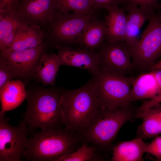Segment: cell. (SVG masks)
Masks as SVG:
<instances>
[{"label":"cell","mask_w":161,"mask_h":161,"mask_svg":"<svg viewBox=\"0 0 161 161\" xmlns=\"http://www.w3.org/2000/svg\"><path fill=\"white\" fill-rule=\"evenodd\" d=\"M134 66L150 70L161 58V11L156 13L138 39L128 47Z\"/></svg>","instance_id":"cell-6"},{"label":"cell","mask_w":161,"mask_h":161,"mask_svg":"<svg viewBox=\"0 0 161 161\" xmlns=\"http://www.w3.org/2000/svg\"><path fill=\"white\" fill-rule=\"evenodd\" d=\"M83 142L81 136L62 128H47L35 133L22 157L28 161H59L76 150Z\"/></svg>","instance_id":"cell-1"},{"label":"cell","mask_w":161,"mask_h":161,"mask_svg":"<svg viewBox=\"0 0 161 161\" xmlns=\"http://www.w3.org/2000/svg\"><path fill=\"white\" fill-rule=\"evenodd\" d=\"M157 69L161 70V59L157 61L151 69L150 71Z\"/></svg>","instance_id":"cell-31"},{"label":"cell","mask_w":161,"mask_h":161,"mask_svg":"<svg viewBox=\"0 0 161 161\" xmlns=\"http://www.w3.org/2000/svg\"><path fill=\"white\" fill-rule=\"evenodd\" d=\"M123 3L126 6L134 5L146 7L155 13L160 11L161 9L159 0H123Z\"/></svg>","instance_id":"cell-26"},{"label":"cell","mask_w":161,"mask_h":161,"mask_svg":"<svg viewBox=\"0 0 161 161\" xmlns=\"http://www.w3.org/2000/svg\"><path fill=\"white\" fill-rule=\"evenodd\" d=\"M62 92H38L27 95L28 105L23 115L29 133L36 129L62 128L63 110L61 103Z\"/></svg>","instance_id":"cell-4"},{"label":"cell","mask_w":161,"mask_h":161,"mask_svg":"<svg viewBox=\"0 0 161 161\" xmlns=\"http://www.w3.org/2000/svg\"><path fill=\"white\" fill-rule=\"evenodd\" d=\"M126 29L124 42L128 47L133 46L138 39V35L142 27L156 13L148 8L134 5L126 6Z\"/></svg>","instance_id":"cell-16"},{"label":"cell","mask_w":161,"mask_h":161,"mask_svg":"<svg viewBox=\"0 0 161 161\" xmlns=\"http://www.w3.org/2000/svg\"><path fill=\"white\" fill-rule=\"evenodd\" d=\"M96 19L95 13L64 14L58 10L50 21L52 36L58 41L73 45L78 44L84 29Z\"/></svg>","instance_id":"cell-8"},{"label":"cell","mask_w":161,"mask_h":161,"mask_svg":"<svg viewBox=\"0 0 161 161\" xmlns=\"http://www.w3.org/2000/svg\"><path fill=\"white\" fill-rule=\"evenodd\" d=\"M61 65L75 66L87 70L93 75L100 72V57L97 52L80 47L61 46L58 54Z\"/></svg>","instance_id":"cell-10"},{"label":"cell","mask_w":161,"mask_h":161,"mask_svg":"<svg viewBox=\"0 0 161 161\" xmlns=\"http://www.w3.org/2000/svg\"><path fill=\"white\" fill-rule=\"evenodd\" d=\"M148 144L143 139L137 138L127 141L120 142L113 147L112 161H139L146 152Z\"/></svg>","instance_id":"cell-19"},{"label":"cell","mask_w":161,"mask_h":161,"mask_svg":"<svg viewBox=\"0 0 161 161\" xmlns=\"http://www.w3.org/2000/svg\"><path fill=\"white\" fill-rule=\"evenodd\" d=\"M97 52L100 57V70L126 76L134 67L128 47L124 42L103 44Z\"/></svg>","instance_id":"cell-9"},{"label":"cell","mask_w":161,"mask_h":161,"mask_svg":"<svg viewBox=\"0 0 161 161\" xmlns=\"http://www.w3.org/2000/svg\"><path fill=\"white\" fill-rule=\"evenodd\" d=\"M18 2V0H0V10H14Z\"/></svg>","instance_id":"cell-29"},{"label":"cell","mask_w":161,"mask_h":161,"mask_svg":"<svg viewBox=\"0 0 161 161\" xmlns=\"http://www.w3.org/2000/svg\"><path fill=\"white\" fill-rule=\"evenodd\" d=\"M57 7L60 12L94 13L91 0H55Z\"/></svg>","instance_id":"cell-24"},{"label":"cell","mask_w":161,"mask_h":161,"mask_svg":"<svg viewBox=\"0 0 161 161\" xmlns=\"http://www.w3.org/2000/svg\"><path fill=\"white\" fill-rule=\"evenodd\" d=\"M134 117L141 118L137 138L142 139L155 137L161 133V106L159 104L142 111L136 110Z\"/></svg>","instance_id":"cell-17"},{"label":"cell","mask_w":161,"mask_h":161,"mask_svg":"<svg viewBox=\"0 0 161 161\" xmlns=\"http://www.w3.org/2000/svg\"><path fill=\"white\" fill-rule=\"evenodd\" d=\"M44 33L35 23L28 24L14 38L10 45L1 51L5 53L32 48L42 44Z\"/></svg>","instance_id":"cell-21"},{"label":"cell","mask_w":161,"mask_h":161,"mask_svg":"<svg viewBox=\"0 0 161 161\" xmlns=\"http://www.w3.org/2000/svg\"><path fill=\"white\" fill-rule=\"evenodd\" d=\"M28 25L14 10H0V48L9 47L15 37Z\"/></svg>","instance_id":"cell-15"},{"label":"cell","mask_w":161,"mask_h":161,"mask_svg":"<svg viewBox=\"0 0 161 161\" xmlns=\"http://www.w3.org/2000/svg\"><path fill=\"white\" fill-rule=\"evenodd\" d=\"M92 7L95 11H99L110 6H118L123 3V0H91Z\"/></svg>","instance_id":"cell-28"},{"label":"cell","mask_w":161,"mask_h":161,"mask_svg":"<svg viewBox=\"0 0 161 161\" xmlns=\"http://www.w3.org/2000/svg\"><path fill=\"white\" fill-rule=\"evenodd\" d=\"M152 71H153L161 89V70L157 69Z\"/></svg>","instance_id":"cell-30"},{"label":"cell","mask_w":161,"mask_h":161,"mask_svg":"<svg viewBox=\"0 0 161 161\" xmlns=\"http://www.w3.org/2000/svg\"><path fill=\"white\" fill-rule=\"evenodd\" d=\"M99 151L94 146L84 142L73 152L61 158L59 161H103Z\"/></svg>","instance_id":"cell-23"},{"label":"cell","mask_w":161,"mask_h":161,"mask_svg":"<svg viewBox=\"0 0 161 161\" xmlns=\"http://www.w3.org/2000/svg\"><path fill=\"white\" fill-rule=\"evenodd\" d=\"M105 9L107 13L105 18L107 27V42L112 44L124 42L127 21L125 8L112 5L107 6Z\"/></svg>","instance_id":"cell-14"},{"label":"cell","mask_w":161,"mask_h":161,"mask_svg":"<svg viewBox=\"0 0 161 161\" xmlns=\"http://www.w3.org/2000/svg\"><path fill=\"white\" fill-rule=\"evenodd\" d=\"M43 49L41 44L32 48L1 54L17 76L24 77L31 71Z\"/></svg>","instance_id":"cell-13"},{"label":"cell","mask_w":161,"mask_h":161,"mask_svg":"<svg viewBox=\"0 0 161 161\" xmlns=\"http://www.w3.org/2000/svg\"><path fill=\"white\" fill-rule=\"evenodd\" d=\"M5 114L0 112V161H21L29 145L27 126L23 120L17 126H11Z\"/></svg>","instance_id":"cell-7"},{"label":"cell","mask_w":161,"mask_h":161,"mask_svg":"<svg viewBox=\"0 0 161 161\" xmlns=\"http://www.w3.org/2000/svg\"><path fill=\"white\" fill-rule=\"evenodd\" d=\"M18 76L6 61L1 58L0 62V88Z\"/></svg>","instance_id":"cell-25"},{"label":"cell","mask_w":161,"mask_h":161,"mask_svg":"<svg viewBox=\"0 0 161 161\" xmlns=\"http://www.w3.org/2000/svg\"><path fill=\"white\" fill-rule=\"evenodd\" d=\"M136 110L130 105L112 109L100 108L80 134L83 142L99 151L112 150V142L122 126L135 117Z\"/></svg>","instance_id":"cell-3"},{"label":"cell","mask_w":161,"mask_h":161,"mask_svg":"<svg viewBox=\"0 0 161 161\" xmlns=\"http://www.w3.org/2000/svg\"><path fill=\"white\" fill-rule=\"evenodd\" d=\"M148 99L141 106L143 109L151 108L161 103V89L152 71L133 78L131 92V102Z\"/></svg>","instance_id":"cell-11"},{"label":"cell","mask_w":161,"mask_h":161,"mask_svg":"<svg viewBox=\"0 0 161 161\" xmlns=\"http://www.w3.org/2000/svg\"><path fill=\"white\" fill-rule=\"evenodd\" d=\"M106 30L105 19L92 21L83 30L78 44L90 51H97L106 40Z\"/></svg>","instance_id":"cell-20"},{"label":"cell","mask_w":161,"mask_h":161,"mask_svg":"<svg viewBox=\"0 0 161 161\" xmlns=\"http://www.w3.org/2000/svg\"><path fill=\"white\" fill-rule=\"evenodd\" d=\"M133 79L101 71L93 75L100 108L112 109L130 106Z\"/></svg>","instance_id":"cell-5"},{"label":"cell","mask_w":161,"mask_h":161,"mask_svg":"<svg viewBox=\"0 0 161 161\" xmlns=\"http://www.w3.org/2000/svg\"><path fill=\"white\" fill-rule=\"evenodd\" d=\"M61 65L58 55L52 53L44 54L40 58L35 76L44 85H53Z\"/></svg>","instance_id":"cell-22"},{"label":"cell","mask_w":161,"mask_h":161,"mask_svg":"<svg viewBox=\"0 0 161 161\" xmlns=\"http://www.w3.org/2000/svg\"><path fill=\"white\" fill-rule=\"evenodd\" d=\"M64 129L80 135L100 108L92 79L85 85L61 92Z\"/></svg>","instance_id":"cell-2"},{"label":"cell","mask_w":161,"mask_h":161,"mask_svg":"<svg viewBox=\"0 0 161 161\" xmlns=\"http://www.w3.org/2000/svg\"><path fill=\"white\" fill-rule=\"evenodd\" d=\"M27 93L23 83L20 80H12L0 88L1 110L6 112L20 105L26 98Z\"/></svg>","instance_id":"cell-18"},{"label":"cell","mask_w":161,"mask_h":161,"mask_svg":"<svg viewBox=\"0 0 161 161\" xmlns=\"http://www.w3.org/2000/svg\"><path fill=\"white\" fill-rule=\"evenodd\" d=\"M146 152L151 154L157 160H161V136L155 137L149 144H148Z\"/></svg>","instance_id":"cell-27"},{"label":"cell","mask_w":161,"mask_h":161,"mask_svg":"<svg viewBox=\"0 0 161 161\" xmlns=\"http://www.w3.org/2000/svg\"><path fill=\"white\" fill-rule=\"evenodd\" d=\"M14 10L28 22L51 21L58 10L55 0H22Z\"/></svg>","instance_id":"cell-12"}]
</instances>
